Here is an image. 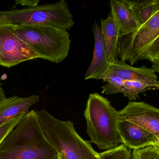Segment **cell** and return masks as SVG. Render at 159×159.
<instances>
[{"label": "cell", "instance_id": "obj_13", "mask_svg": "<svg viewBox=\"0 0 159 159\" xmlns=\"http://www.w3.org/2000/svg\"><path fill=\"white\" fill-rule=\"evenodd\" d=\"M110 4L111 13L119 30L120 36L130 33L139 27L125 0H112Z\"/></svg>", "mask_w": 159, "mask_h": 159}, {"label": "cell", "instance_id": "obj_7", "mask_svg": "<svg viewBox=\"0 0 159 159\" xmlns=\"http://www.w3.org/2000/svg\"><path fill=\"white\" fill-rule=\"evenodd\" d=\"M38 58L39 55L16 35L13 25L0 24V66L11 68Z\"/></svg>", "mask_w": 159, "mask_h": 159}, {"label": "cell", "instance_id": "obj_14", "mask_svg": "<svg viewBox=\"0 0 159 159\" xmlns=\"http://www.w3.org/2000/svg\"><path fill=\"white\" fill-rule=\"evenodd\" d=\"M100 28L108 61L111 65L119 60L118 40L120 34L111 13L107 18L101 19Z\"/></svg>", "mask_w": 159, "mask_h": 159}, {"label": "cell", "instance_id": "obj_5", "mask_svg": "<svg viewBox=\"0 0 159 159\" xmlns=\"http://www.w3.org/2000/svg\"><path fill=\"white\" fill-rule=\"evenodd\" d=\"M14 31L40 58L58 64L68 55L71 40L67 30L46 26L14 25Z\"/></svg>", "mask_w": 159, "mask_h": 159}, {"label": "cell", "instance_id": "obj_10", "mask_svg": "<svg viewBox=\"0 0 159 159\" xmlns=\"http://www.w3.org/2000/svg\"><path fill=\"white\" fill-rule=\"evenodd\" d=\"M94 48L91 65L85 73L84 80H102L108 74L111 64L108 61L101 28L96 22L93 27Z\"/></svg>", "mask_w": 159, "mask_h": 159}, {"label": "cell", "instance_id": "obj_15", "mask_svg": "<svg viewBox=\"0 0 159 159\" xmlns=\"http://www.w3.org/2000/svg\"><path fill=\"white\" fill-rule=\"evenodd\" d=\"M139 25H143L159 11V0L144 1L125 0Z\"/></svg>", "mask_w": 159, "mask_h": 159}, {"label": "cell", "instance_id": "obj_19", "mask_svg": "<svg viewBox=\"0 0 159 159\" xmlns=\"http://www.w3.org/2000/svg\"><path fill=\"white\" fill-rule=\"evenodd\" d=\"M132 159H159V146H149L133 150Z\"/></svg>", "mask_w": 159, "mask_h": 159}, {"label": "cell", "instance_id": "obj_20", "mask_svg": "<svg viewBox=\"0 0 159 159\" xmlns=\"http://www.w3.org/2000/svg\"><path fill=\"white\" fill-rule=\"evenodd\" d=\"M28 112L29 111H25L13 119L0 124V144L16 125L25 118Z\"/></svg>", "mask_w": 159, "mask_h": 159}, {"label": "cell", "instance_id": "obj_18", "mask_svg": "<svg viewBox=\"0 0 159 159\" xmlns=\"http://www.w3.org/2000/svg\"><path fill=\"white\" fill-rule=\"evenodd\" d=\"M123 144L99 153L100 159H132V151Z\"/></svg>", "mask_w": 159, "mask_h": 159}, {"label": "cell", "instance_id": "obj_17", "mask_svg": "<svg viewBox=\"0 0 159 159\" xmlns=\"http://www.w3.org/2000/svg\"><path fill=\"white\" fill-rule=\"evenodd\" d=\"M107 83L102 86V93L107 95L115 94L122 93L124 80L114 74L108 73L103 79Z\"/></svg>", "mask_w": 159, "mask_h": 159}, {"label": "cell", "instance_id": "obj_21", "mask_svg": "<svg viewBox=\"0 0 159 159\" xmlns=\"http://www.w3.org/2000/svg\"><path fill=\"white\" fill-rule=\"evenodd\" d=\"M16 6L21 5L22 6H27V8L34 7L39 5V0H16L15 1Z\"/></svg>", "mask_w": 159, "mask_h": 159}, {"label": "cell", "instance_id": "obj_3", "mask_svg": "<svg viewBox=\"0 0 159 159\" xmlns=\"http://www.w3.org/2000/svg\"><path fill=\"white\" fill-rule=\"evenodd\" d=\"M119 112L107 98L98 93L90 94L84 116L91 143L100 150H108L122 144L118 124Z\"/></svg>", "mask_w": 159, "mask_h": 159}, {"label": "cell", "instance_id": "obj_16", "mask_svg": "<svg viewBox=\"0 0 159 159\" xmlns=\"http://www.w3.org/2000/svg\"><path fill=\"white\" fill-rule=\"evenodd\" d=\"M159 85L145 83L137 81H125L122 93L124 96L128 98L130 101L139 98L140 93L149 90H158Z\"/></svg>", "mask_w": 159, "mask_h": 159}, {"label": "cell", "instance_id": "obj_9", "mask_svg": "<svg viewBox=\"0 0 159 159\" xmlns=\"http://www.w3.org/2000/svg\"><path fill=\"white\" fill-rule=\"evenodd\" d=\"M118 127L122 144L131 150L159 146V138L133 123L119 120Z\"/></svg>", "mask_w": 159, "mask_h": 159}, {"label": "cell", "instance_id": "obj_8", "mask_svg": "<svg viewBox=\"0 0 159 159\" xmlns=\"http://www.w3.org/2000/svg\"><path fill=\"white\" fill-rule=\"evenodd\" d=\"M119 120L128 121L159 138V110L144 102L130 101L119 111Z\"/></svg>", "mask_w": 159, "mask_h": 159}, {"label": "cell", "instance_id": "obj_6", "mask_svg": "<svg viewBox=\"0 0 159 159\" xmlns=\"http://www.w3.org/2000/svg\"><path fill=\"white\" fill-rule=\"evenodd\" d=\"M2 23L46 26L67 31L74 25L73 16L65 0L22 10L0 11V24Z\"/></svg>", "mask_w": 159, "mask_h": 159}, {"label": "cell", "instance_id": "obj_12", "mask_svg": "<svg viewBox=\"0 0 159 159\" xmlns=\"http://www.w3.org/2000/svg\"><path fill=\"white\" fill-rule=\"evenodd\" d=\"M39 100V96L34 95L28 97L17 95L6 98L0 101V124L13 119L25 111Z\"/></svg>", "mask_w": 159, "mask_h": 159}, {"label": "cell", "instance_id": "obj_1", "mask_svg": "<svg viewBox=\"0 0 159 159\" xmlns=\"http://www.w3.org/2000/svg\"><path fill=\"white\" fill-rule=\"evenodd\" d=\"M46 138L38 111H29L0 144V159H57Z\"/></svg>", "mask_w": 159, "mask_h": 159}, {"label": "cell", "instance_id": "obj_22", "mask_svg": "<svg viewBox=\"0 0 159 159\" xmlns=\"http://www.w3.org/2000/svg\"><path fill=\"white\" fill-rule=\"evenodd\" d=\"M2 83L0 81V101L2 99H5L6 98L4 90L2 89Z\"/></svg>", "mask_w": 159, "mask_h": 159}, {"label": "cell", "instance_id": "obj_11", "mask_svg": "<svg viewBox=\"0 0 159 159\" xmlns=\"http://www.w3.org/2000/svg\"><path fill=\"white\" fill-rule=\"evenodd\" d=\"M124 80L137 81L145 83L159 85L158 77L151 69L145 66L135 67L118 60L111 65L109 72Z\"/></svg>", "mask_w": 159, "mask_h": 159}, {"label": "cell", "instance_id": "obj_23", "mask_svg": "<svg viewBox=\"0 0 159 159\" xmlns=\"http://www.w3.org/2000/svg\"><path fill=\"white\" fill-rule=\"evenodd\" d=\"M57 159H64V158H63V157H61L60 155H58V158H57Z\"/></svg>", "mask_w": 159, "mask_h": 159}, {"label": "cell", "instance_id": "obj_2", "mask_svg": "<svg viewBox=\"0 0 159 159\" xmlns=\"http://www.w3.org/2000/svg\"><path fill=\"white\" fill-rule=\"evenodd\" d=\"M37 111L44 134L58 155L64 159H100L91 141L76 132L73 122L59 120L43 109Z\"/></svg>", "mask_w": 159, "mask_h": 159}, {"label": "cell", "instance_id": "obj_4", "mask_svg": "<svg viewBox=\"0 0 159 159\" xmlns=\"http://www.w3.org/2000/svg\"><path fill=\"white\" fill-rule=\"evenodd\" d=\"M118 57L131 66L148 60L152 64L151 69L159 72V11L135 30L119 36Z\"/></svg>", "mask_w": 159, "mask_h": 159}]
</instances>
